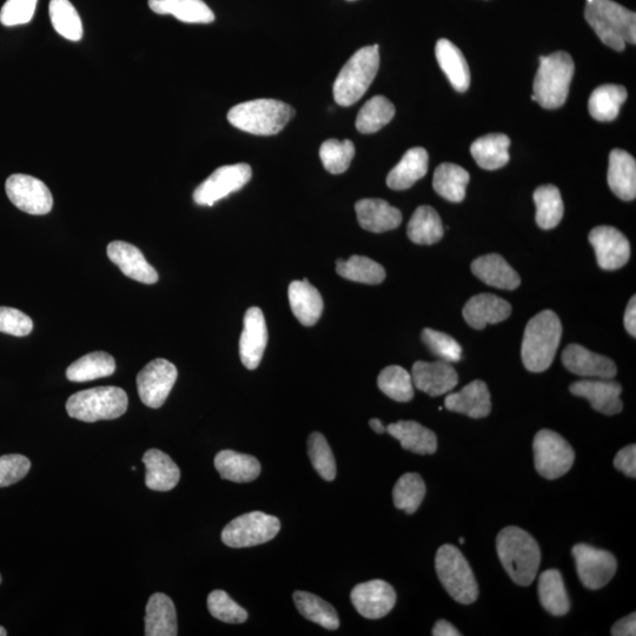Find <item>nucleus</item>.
<instances>
[{
    "label": "nucleus",
    "mask_w": 636,
    "mask_h": 636,
    "mask_svg": "<svg viewBox=\"0 0 636 636\" xmlns=\"http://www.w3.org/2000/svg\"><path fill=\"white\" fill-rule=\"evenodd\" d=\"M614 466L629 477H636V446H627L616 454Z\"/></svg>",
    "instance_id": "nucleus-55"
},
{
    "label": "nucleus",
    "mask_w": 636,
    "mask_h": 636,
    "mask_svg": "<svg viewBox=\"0 0 636 636\" xmlns=\"http://www.w3.org/2000/svg\"><path fill=\"white\" fill-rule=\"evenodd\" d=\"M468 171L453 163H443L434 174V190L445 200L460 203L465 200L469 183Z\"/></svg>",
    "instance_id": "nucleus-36"
},
{
    "label": "nucleus",
    "mask_w": 636,
    "mask_h": 636,
    "mask_svg": "<svg viewBox=\"0 0 636 636\" xmlns=\"http://www.w3.org/2000/svg\"><path fill=\"white\" fill-rule=\"evenodd\" d=\"M356 611L364 618L376 620L393 611L396 593L388 582L373 580L357 585L350 595Z\"/></svg>",
    "instance_id": "nucleus-15"
},
{
    "label": "nucleus",
    "mask_w": 636,
    "mask_h": 636,
    "mask_svg": "<svg viewBox=\"0 0 636 636\" xmlns=\"http://www.w3.org/2000/svg\"><path fill=\"white\" fill-rule=\"evenodd\" d=\"M294 601L297 611L311 622L329 631H335L340 627L336 609L315 594L297 591L294 593Z\"/></svg>",
    "instance_id": "nucleus-41"
},
{
    "label": "nucleus",
    "mask_w": 636,
    "mask_h": 636,
    "mask_svg": "<svg viewBox=\"0 0 636 636\" xmlns=\"http://www.w3.org/2000/svg\"><path fill=\"white\" fill-rule=\"evenodd\" d=\"M215 467L222 479L237 483L251 482L261 474V463L256 457L222 450L215 457Z\"/></svg>",
    "instance_id": "nucleus-33"
},
{
    "label": "nucleus",
    "mask_w": 636,
    "mask_h": 636,
    "mask_svg": "<svg viewBox=\"0 0 636 636\" xmlns=\"http://www.w3.org/2000/svg\"><path fill=\"white\" fill-rule=\"evenodd\" d=\"M534 461L538 473L547 480L567 474L574 465L575 453L569 443L553 430L543 429L535 435Z\"/></svg>",
    "instance_id": "nucleus-9"
},
{
    "label": "nucleus",
    "mask_w": 636,
    "mask_h": 636,
    "mask_svg": "<svg viewBox=\"0 0 636 636\" xmlns=\"http://www.w3.org/2000/svg\"><path fill=\"white\" fill-rule=\"evenodd\" d=\"M599 267L604 270H618L629 261L631 245L627 237L613 227H596L589 234Z\"/></svg>",
    "instance_id": "nucleus-16"
},
{
    "label": "nucleus",
    "mask_w": 636,
    "mask_h": 636,
    "mask_svg": "<svg viewBox=\"0 0 636 636\" xmlns=\"http://www.w3.org/2000/svg\"><path fill=\"white\" fill-rule=\"evenodd\" d=\"M170 15L183 23L209 24L215 21L214 12L203 0H176Z\"/></svg>",
    "instance_id": "nucleus-51"
},
{
    "label": "nucleus",
    "mask_w": 636,
    "mask_h": 636,
    "mask_svg": "<svg viewBox=\"0 0 636 636\" xmlns=\"http://www.w3.org/2000/svg\"><path fill=\"white\" fill-rule=\"evenodd\" d=\"M251 177H253V170L249 164L224 165L212 172L195 190L194 201L198 205L212 207L223 198L243 189L250 182Z\"/></svg>",
    "instance_id": "nucleus-11"
},
{
    "label": "nucleus",
    "mask_w": 636,
    "mask_h": 636,
    "mask_svg": "<svg viewBox=\"0 0 636 636\" xmlns=\"http://www.w3.org/2000/svg\"><path fill=\"white\" fill-rule=\"evenodd\" d=\"M562 363L571 373L592 379L612 380L618 371L611 359L595 354L579 344H569L563 350Z\"/></svg>",
    "instance_id": "nucleus-18"
},
{
    "label": "nucleus",
    "mask_w": 636,
    "mask_h": 636,
    "mask_svg": "<svg viewBox=\"0 0 636 636\" xmlns=\"http://www.w3.org/2000/svg\"><path fill=\"white\" fill-rule=\"evenodd\" d=\"M575 65L569 53L559 51L540 57L534 81V96L543 109H558L566 103Z\"/></svg>",
    "instance_id": "nucleus-5"
},
{
    "label": "nucleus",
    "mask_w": 636,
    "mask_h": 636,
    "mask_svg": "<svg viewBox=\"0 0 636 636\" xmlns=\"http://www.w3.org/2000/svg\"><path fill=\"white\" fill-rule=\"evenodd\" d=\"M562 336V324L552 310L541 311L527 324L522 341V361L532 373L552 366Z\"/></svg>",
    "instance_id": "nucleus-2"
},
{
    "label": "nucleus",
    "mask_w": 636,
    "mask_h": 636,
    "mask_svg": "<svg viewBox=\"0 0 636 636\" xmlns=\"http://www.w3.org/2000/svg\"><path fill=\"white\" fill-rule=\"evenodd\" d=\"M496 549L516 585H532L541 562L540 547L533 536L519 527H506L498 535Z\"/></svg>",
    "instance_id": "nucleus-1"
},
{
    "label": "nucleus",
    "mask_w": 636,
    "mask_h": 636,
    "mask_svg": "<svg viewBox=\"0 0 636 636\" xmlns=\"http://www.w3.org/2000/svg\"><path fill=\"white\" fill-rule=\"evenodd\" d=\"M108 256L125 276L144 284H154L158 274L152 265L145 260L142 251L127 242L115 241L108 245Z\"/></svg>",
    "instance_id": "nucleus-21"
},
{
    "label": "nucleus",
    "mask_w": 636,
    "mask_h": 636,
    "mask_svg": "<svg viewBox=\"0 0 636 636\" xmlns=\"http://www.w3.org/2000/svg\"><path fill=\"white\" fill-rule=\"evenodd\" d=\"M512 314V306L493 294L476 295L463 308V317L470 327L482 330L488 324H496L507 320Z\"/></svg>",
    "instance_id": "nucleus-22"
},
{
    "label": "nucleus",
    "mask_w": 636,
    "mask_h": 636,
    "mask_svg": "<svg viewBox=\"0 0 636 636\" xmlns=\"http://www.w3.org/2000/svg\"><path fill=\"white\" fill-rule=\"evenodd\" d=\"M574 396L583 397L591 402L596 412L605 415L619 414L624 409L620 396L622 387L611 380H583L574 382L569 387Z\"/></svg>",
    "instance_id": "nucleus-19"
},
{
    "label": "nucleus",
    "mask_w": 636,
    "mask_h": 636,
    "mask_svg": "<svg viewBox=\"0 0 636 636\" xmlns=\"http://www.w3.org/2000/svg\"><path fill=\"white\" fill-rule=\"evenodd\" d=\"M434 636H460L461 633L446 620H440L436 622L433 628Z\"/></svg>",
    "instance_id": "nucleus-58"
},
{
    "label": "nucleus",
    "mask_w": 636,
    "mask_h": 636,
    "mask_svg": "<svg viewBox=\"0 0 636 636\" xmlns=\"http://www.w3.org/2000/svg\"><path fill=\"white\" fill-rule=\"evenodd\" d=\"M472 271L479 280L490 287L514 290L521 284L519 274L498 254L476 258L472 263Z\"/></svg>",
    "instance_id": "nucleus-26"
},
{
    "label": "nucleus",
    "mask_w": 636,
    "mask_h": 636,
    "mask_svg": "<svg viewBox=\"0 0 636 636\" xmlns=\"http://www.w3.org/2000/svg\"><path fill=\"white\" fill-rule=\"evenodd\" d=\"M625 86L606 84L592 92L588 102L589 114L599 122H612L620 114L622 104L626 102Z\"/></svg>",
    "instance_id": "nucleus-35"
},
{
    "label": "nucleus",
    "mask_w": 636,
    "mask_h": 636,
    "mask_svg": "<svg viewBox=\"0 0 636 636\" xmlns=\"http://www.w3.org/2000/svg\"><path fill=\"white\" fill-rule=\"evenodd\" d=\"M127 393L118 387H97L76 393L66 403V412L72 419L94 423L115 420L127 412Z\"/></svg>",
    "instance_id": "nucleus-7"
},
{
    "label": "nucleus",
    "mask_w": 636,
    "mask_h": 636,
    "mask_svg": "<svg viewBox=\"0 0 636 636\" xmlns=\"http://www.w3.org/2000/svg\"><path fill=\"white\" fill-rule=\"evenodd\" d=\"M53 28L63 38L79 42L83 38V23L74 5L69 0H51L49 5Z\"/></svg>",
    "instance_id": "nucleus-44"
},
{
    "label": "nucleus",
    "mask_w": 636,
    "mask_h": 636,
    "mask_svg": "<svg viewBox=\"0 0 636 636\" xmlns=\"http://www.w3.org/2000/svg\"><path fill=\"white\" fill-rule=\"evenodd\" d=\"M377 384L383 394L396 402H409L414 397L412 375L399 366H390L381 371Z\"/></svg>",
    "instance_id": "nucleus-45"
},
{
    "label": "nucleus",
    "mask_w": 636,
    "mask_h": 636,
    "mask_svg": "<svg viewBox=\"0 0 636 636\" xmlns=\"http://www.w3.org/2000/svg\"><path fill=\"white\" fill-rule=\"evenodd\" d=\"M177 368L164 359L151 361L137 376L139 397L145 406L161 408L177 381Z\"/></svg>",
    "instance_id": "nucleus-12"
},
{
    "label": "nucleus",
    "mask_w": 636,
    "mask_h": 636,
    "mask_svg": "<svg viewBox=\"0 0 636 636\" xmlns=\"http://www.w3.org/2000/svg\"><path fill=\"white\" fill-rule=\"evenodd\" d=\"M625 327L633 337L636 336V297L633 296L629 301L625 313Z\"/></svg>",
    "instance_id": "nucleus-57"
},
{
    "label": "nucleus",
    "mask_w": 636,
    "mask_h": 636,
    "mask_svg": "<svg viewBox=\"0 0 636 636\" xmlns=\"http://www.w3.org/2000/svg\"><path fill=\"white\" fill-rule=\"evenodd\" d=\"M33 329L31 318L21 310L0 307V333L12 336H28Z\"/></svg>",
    "instance_id": "nucleus-54"
},
{
    "label": "nucleus",
    "mask_w": 636,
    "mask_h": 636,
    "mask_svg": "<svg viewBox=\"0 0 636 636\" xmlns=\"http://www.w3.org/2000/svg\"><path fill=\"white\" fill-rule=\"evenodd\" d=\"M145 612H147L145 614V635H177L176 608L168 595L162 593L152 595Z\"/></svg>",
    "instance_id": "nucleus-29"
},
{
    "label": "nucleus",
    "mask_w": 636,
    "mask_h": 636,
    "mask_svg": "<svg viewBox=\"0 0 636 636\" xmlns=\"http://www.w3.org/2000/svg\"><path fill=\"white\" fill-rule=\"evenodd\" d=\"M387 433L401 442L403 449L426 455L434 454L437 449L436 435L432 430L415 421H399L389 424Z\"/></svg>",
    "instance_id": "nucleus-31"
},
{
    "label": "nucleus",
    "mask_w": 636,
    "mask_h": 636,
    "mask_svg": "<svg viewBox=\"0 0 636 636\" xmlns=\"http://www.w3.org/2000/svg\"><path fill=\"white\" fill-rule=\"evenodd\" d=\"M429 156L423 148H413L404 154L399 164L389 172L387 184L390 189L401 191L427 175Z\"/></svg>",
    "instance_id": "nucleus-30"
},
{
    "label": "nucleus",
    "mask_w": 636,
    "mask_h": 636,
    "mask_svg": "<svg viewBox=\"0 0 636 636\" xmlns=\"http://www.w3.org/2000/svg\"><path fill=\"white\" fill-rule=\"evenodd\" d=\"M9 200L26 214L41 216L49 214L53 207V197L46 184L36 177L16 174L5 184Z\"/></svg>",
    "instance_id": "nucleus-13"
},
{
    "label": "nucleus",
    "mask_w": 636,
    "mask_h": 636,
    "mask_svg": "<svg viewBox=\"0 0 636 636\" xmlns=\"http://www.w3.org/2000/svg\"><path fill=\"white\" fill-rule=\"evenodd\" d=\"M609 188L622 201H634L636 197V162L625 150L615 149L609 156Z\"/></svg>",
    "instance_id": "nucleus-25"
},
{
    "label": "nucleus",
    "mask_w": 636,
    "mask_h": 636,
    "mask_svg": "<svg viewBox=\"0 0 636 636\" xmlns=\"http://www.w3.org/2000/svg\"><path fill=\"white\" fill-rule=\"evenodd\" d=\"M114 357L104 351H95L81 357L66 370V377L71 382H89L115 373Z\"/></svg>",
    "instance_id": "nucleus-38"
},
{
    "label": "nucleus",
    "mask_w": 636,
    "mask_h": 636,
    "mask_svg": "<svg viewBox=\"0 0 636 636\" xmlns=\"http://www.w3.org/2000/svg\"><path fill=\"white\" fill-rule=\"evenodd\" d=\"M536 223L541 229L551 230L560 224L565 207L561 192L554 185H541L534 192Z\"/></svg>",
    "instance_id": "nucleus-40"
},
{
    "label": "nucleus",
    "mask_w": 636,
    "mask_h": 636,
    "mask_svg": "<svg viewBox=\"0 0 636 636\" xmlns=\"http://www.w3.org/2000/svg\"><path fill=\"white\" fill-rule=\"evenodd\" d=\"M614 636H634L636 635V614L632 613L626 618L619 620L612 628Z\"/></svg>",
    "instance_id": "nucleus-56"
},
{
    "label": "nucleus",
    "mask_w": 636,
    "mask_h": 636,
    "mask_svg": "<svg viewBox=\"0 0 636 636\" xmlns=\"http://www.w3.org/2000/svg\"><path fill=\"white\" fill-rule=\"evenodd\" d=\"M509 147L508 136L492 134L476 139L470 147V152L480 168L498 170L509 162Z\"/></svg>",
    "instance_id": "nucleus-34"
},
{
    "label": "nucleus",
    "mask_w": 636,
    "mask_h": 636,
    "mask_svg": "<svg viewBox=\"0 0 636 636\" xmlns=\"http://www.w3.org/2000/svg\"><path fill=\"white\" fill-rule=\"evenodd\" d=\"M268 344V328L260 308L254 307L244 316V328L240 340V356L243 366L255 370L263 359Z\"/></svg>",
    "instance_id": "nucleus-17"
},
{
    "label": "nucleus",
    "mask_w": 636,
    "mask_h": 636,
    "mask_svg": "<svg viewBox=\"0 0 636 636\" xmlns=\"http://www.w3.org/2000/svg\"><path fill=\"white\" fill-rule=\"evenodd\" d=\"M437 576L452 598L462 605L474 604L479 598V586L472 568L459 548L445 545L435 559Z\"/></svg>",
    "instance_id": "nucleus-8"
},
{
    "label": "nucleus",
    "mask_w": 636,
    "mask_h": 636,
    "mask_svg": "<svg viewBox=\"0 0 636 636\" xmlns=\"http://www.w3.org/2000/svg\"><path fill=\"white\" fill-rule=\"evenodd\" d=\"M380 46H366L354 53L334 84L335 102L340 106H351L366 94L380 68Z\"/></svg>",
    "instance_id": "nucleus-6"
},
{
    "label": "nucleus",
    "mask_w": 636,
    "mask_h": 636,
    "mask_svg": "<svg viewBox=\"0 0 636 636\" xmlns=\"http://www.w3.org/2000/svg\"><path fill=\"white\" fill-rule=\"evenodd\" d=\"M308 454L316 472L326 481H334L336 462L326 437L313 433L308 440Z\"/></svg>",
    "instance_id": "nucleus-48"
},
{
    "label": "nucleus",
    "mask_w": 636,
    "mask_h": 636,
    "mask_svg": "<svg viewBox=\"0 0 636 636\" xmlns=\"http://www.w3.org/2000/svg\"><path fill=\"white\" fill-rule=\"evenodd\" d=\"M369 424L370 428L373 429L374 432L377 434H383L387 432V428L384 427V424L379 419H371Z\"/></svg>",
    "instance_id": "nucleus-60"
},
{
    "label": "nucleus",
    "mask_w": 636,
    "mask_h": 636,
    "mask_svg": "<svg viewBox=\"0 0 636 636\" xmlns=\"http://www.w3.org/2000/svg\"><path fill=\"white\" fill-rule=\"evenodd\" d=\"M355 156V145L351 141H337L328 139L321 145L320 157L324 169L333 175H341L346 172Z\"/></svg>",
    "instance_id": "nucleus-47"
},
{
    "label": "nucleus",
    "mask_w": 636,
    "mask_h": 636,
    "mask_svg": "<svg viewBox=\"0 0 636 636\" xmlns=\"http://www.w3.org/2000/svg\"><path fill=\"white\" fill-rule=\"evenodd\" d=\"M209 612L225 624H243L248 620V612L223 591L211 592L208 596Z\"/></svg>",
    "instance_id": "nucleus-49"
},
{
    "label": "nucleus",
    "mask_w": 636,
    "mask_h": 636,
    "mask_svg": "<svg viewBox=\"0 0 636 636\" xmlns=\"http://www.w3.org/2000/svg\"><path fill=\"white\" fill-rule=\"evenodd\" d=\"M38 0H6L0 10V23L4 26H17L31 22Z\"/></svg>",
    "instance_id": "nucleus-52"
},
{
    "label": "nucleus",
    "mask_w": 636,
    "mask_h": 636,
    "mask_svg": "<svg viewBox=\"0 0 636 636\" xmlns=\"http://www.w3.org/2000/svg\"><path fill=\"white\" fill-rule=\"evenodd\" d=\"M357 220L364 230L381 234L400 227L402 214L399 209L379 198H367L355 204Z\"/></svg>",
    "instance_id": "nucleus-23"
},
{
    "label": "nucleus",
    "mask_w": 636,
    "mask_h": 636,
    "mask_svg": "<svg viewBox=\"0 0 636 636\" xmlns=\"http://www.w3.org/2000/svg\"><path fill=\"white\" fill-rule=\"evenodd\" d=\"M350 2H351V0H350Z\"/></svg>",
    "instance_id": "nucleus-64"
},
{
    "label": "nucleus",
    "mask_w": 636,
    "mask_h": 636,
    "mask_svg": "<svg viewBox=\"0 0 636 636\" xmlns=\"http://www.w3.org/2000/svg\"><path fill=\"white\" fill-rule=\"evenodd\" d=\"M576 571L582 585L588 589L605 587L614 578L618 563L615 556L602 549L580 543L573 547Z\"/></svg>",
    "instance_id": "nucleus-14"
},
{
    "label": "nucleus",
    "mask_w": 636,
    "mask_h": 636,
    "mask_svg": "<svg viewBox=\"0 0 636 636\" xmlns=\"http://www.w3.org/2000/svg\"><path fill=\"white\" fill-rule=\"evenodd\" d=\"M395 106L386 97L376 96L363 105L356 118V129L364 135L375 134L395 116Z\"/></svg>",
    "instance_id": "nucleus-42"
},
{
    "label": "nucleus",
    "mask_w": 636,
    "mask_h": 636,
    "mask_svg": "<svg viewBox=\"0 0 636 636\" xmlns=\"http://www.w3.org/2000/svg\"><path fill=\"white\" fill-rule=\"evenodd\" d=\"M281 522L276 516L253 512L238 516L223 529L222 541L231 548L263 545L280 532Z\"/></svg>",
    "instance_id": "nucleus-10"
},
{
    "label": "nucleus",
    "mask_w": 636,
    "mask_h": 636,
    "mask_svg": "<svg viewBox=\"0 0 636 636\" xmlns=\"http://www.w3.org/2000/svg\"><path fill=\"white\" fill-rule=\"evenodd\" d=\"M337 274L349 281L370 284H380L386 280V270L381 264L364 256H351L349 260H339L336 263Z\"/></svg>",
    "instance_id": "nucleus-43"
},
{
    "label": "nucleus",
    "mask_w": 636,
    "mask_h": 636,
    "mask_svg": "<svg viewBox=\"0 0 636 636\" xmlns=\"http://www.w3.org/2000/svg\"><path fill=\"white\" fill-rule=\"evenodd\" d=\"M586 21L601 42L615 51H624L626 43L635 45L636 15L613 0H592L585 10Z\"/></svg>",
    "instance_id": "nucleus-3"
},
{
    "label": "nucleus",
    "mask_w": 636,
    "mask_h": 636,
    "mask_svg": "<svg viewBox=\"0 0 636 636\" xmlns=\"http://www.w3.org/2000/svg\"><path fill=\"white\" fill-rule=\"evenodd\" d=\"M460 543H465V539H460Z\"/></svg>",
    "instance_id": "nucleus-62"
},
{
    "label": "nucleus",
    "mask_w": 636,
    "mask_h": 636,
    "mask_svg": "<svg viewBox=\"0 0 636 636\" xmlns=\"http://www.w3.org/2000/svg\"><path fill=\"white\" fill-rule=\"evenodd\" d=\"M414 387L429 396L452 392L459 383V375L448 362H416L412 374Z\"/></svg>",
    "instance_id": "nucleus-20"
},
{
    "label": "nucleus",
    "mask_w": 636,
    "mask_h": 636,
    "mask_svg": "<svg viewBox=\"0 0 636 636\" xmlns=\"http://www.w3.org/2000/svg\"><path fill=\"white\" fill-rule=\"evenodd\" d=\"M176 0H149V8L157 15H170Z\"/></svg>",
    "instance_id": "nucleus-59"
},
{
    "label": "nucleus",
    "mask_w": 636,
    "mask_h": 636,
    "mask_svg": "<svg viewBox=\"0 0 636 636\" xmlns=\"http://www.w3.org/2000/svg\"><path fill=\"white\" fill-rule=\"evenodd\" d=\"M426 496V485L419 474H404L393 490V498L396 508L404 510L407 514H414L420 508Z\"/></svg>",
    "instance_id": "nucleus-46"
},
{
    "label": "nucleus",
    "mask_w": 636,
    "mask_h": 636,
    "mask_svg": "<svg viewBox=\"0 0 636 636\" xmlns=\"http://www.w3.org/2000/svg\"><path fill=\"white\" fill-rule=\"evenodd\" d=\"M288 294L291 310L298 322L306 327L315 326L323 313V300L318 290L304 278L291 283Z\"/></svg>",
    "instance_id": "nucleus-27"
},
{
    "label": "nucleus",
    "mask_w": 636,
    "mask_h": 636,
    "mask_svg": "<svg viewBox=\"0 0 636 636\" xmlns=\"http://www.w3.org/2000/svg\"><path fill=\"white\" fill-rule=\"evenodd\" d=\"M145 485L156 492H169L174 489L181 479L180 468L172 461L168 454L158 449H150L143 456Z\"/></svg>",
    "instance_id": "nucleus-28"
},
{
    "label": "nucleus",
    "mask_w": 636,
    "mask_h": 636,
    "mask_svg": "<svg viewBox=\"0 0 636 636\" xmlns=\"http://www.w3.org/2000/svg\"><path fill=\"white\" fill-rule=\"evenodd\" d=\"M422 340L441 361L452 363L461 360L462 348L452 336L427 328L423 330Z\"/></svg>",
    "instance_id": "nucleus-50"
},
{
    "label": "nucleus",
    "mask_w": 636,
    "mask_h": 636,
    "mask_svg": "<svg viewBox=\"0 0 636 636\" xmlns=\"http://www.w3.org/2000/svg\"><path fill=\"white\" fill-rule=\"evenodd\" d=\"M0 583H2V575H0Z\"/></svg>",
    "instance_id": "nucleus-63"
},
{
    "label": "nucleus",
    "mask_w": 636,
    "mask_h": 636,
    "mask_svg": "<svg viewBox=\"0 0 636 636\" xmlns=\"http://www.w3.org/2000/svg\"><path fill=\"white\" fill-rule=\"evenodd\" d=\"M435 55L453 88L466 92L470 85V71L461 50L448 39H440L436 44Z\"/></svg>",
    "instance_id": "nucleus-32"
},
{
    "label": "nucleus",
    "mask_w": 636,
    "mask_h": 636,
    "mask_svg": "<svg viewBox=\"0 0 636 636\" xmlns=\"http://www.w3.org/2000/svg\"><path fill=\"white\" fill-rule=\"evenodd\" d=\"M407 231L410 241L420 245L435 244L441 241L445 234L439 214L428 205H422L415 210Z\"/></svg>",
    "instance_id": "nucleus-39"
},
{
    "label": "nucleus",
    "mask_w": 636,
    "mask_h": 636,
    "mask_svg": "<svg viewBox=\"0 0 636 636\" xmlns=\"http://www.w3.org/2000/svg\"><path fill=\"white\" fill-rule=\"evenodd\" d=\"M295 116L289 104L276 99H256L231 108L228 121L238 130L256 136H274Z\"/></svg>",
    "instance_id": "nucleus-4"
},
{
    "label": "nucleus",
    "mask_w": 636,
    "mask_h": 636,
    "mask_svg": "<svg viewBox=\"0 0 636 636\" xmlns=\"http://www.w3.org/2000/svg\"><path fill=\"white\" fill-rule=\"evenodd\" d=\"M28 457L19 454L0 456V488L15 485L30 472Z\"/></svg>",
    "instance_id": "nucleus-53"
},
{
    "label": "nucleus",
    "mask_w": 636,
    "mask_h": 636,
    "mask_svg": "<svg viewBox=\"0 0 636 636\" xmlns=\"http://www.w3.org/2000/svg\"><path fill=\"white\" fill-rule=\"evenodd\" d=\"M8 635V632H6V629L2 626H0V636H6Z\"/></svg>",
    "instance_id": "nucleus-61"
},
{
    "label": "nucleus",
    "mask_w": 636,
    "mask_h": 636,
    "mask_svg": "<svg viewBox=\"0 0 636 636\" xmlns=\"http://www.w3.org/2000/svg\"><path fill=\"white\" fill-rule=\"evenodd\" d=\"M445 406L449 412L467 415L472 419H483L492 410L487 384L479 380L467 384L459 393L448 395Z\"/></svg>",
    "instance_id": "nucleus-24"
},
{
    "label": "nucleus",
    "mask_w": 636,
    "mask_h": 636,
    "mask_svg": "<svg viewBox=\"0 0 636 636\" xmlns=\"http://www.w3.org/2000/svg\"><path fill=\"white\" fill-rule=\"evenodd\" d=\"M539 598L543 608L552 615L562 616L569 612L571 602L558 569H548L540 575Z\"/></svg>",
    "instance_id": "nucleus-37"
}]
</instances>
